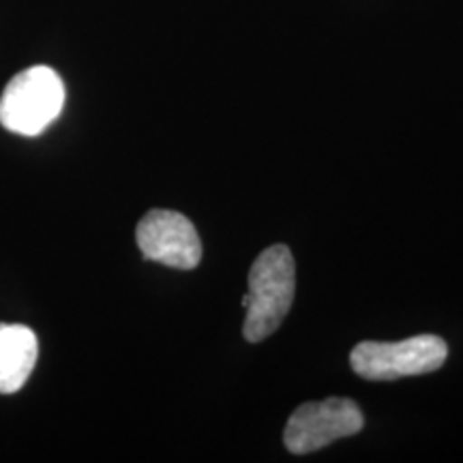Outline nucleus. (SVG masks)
<instances>
[{
  "label": "nucleus",
  "mask_w": 463,
  "mask_h": 463,
  "mask_svg": "<svg viewBox=\"0 0 463 463\" xmlns=\"http://www.w3.org/2000/svg\"><path fill=\"white\" fill-rule=\"evenodd\" d=\"M297 289V266L286 245L264 249L249 270L242 335L251 344L270 337L286 320Z\"/></svg>",
  "instance_id": "1"
},
{
  "label": "nucleus",
  "mask_w": 463,
  "mask_h": 463,
  "mask_svg": "<svg viewBox=\"0 0 463 463\" xmlns=\"http://www.w3.org/2000/svg\"><path fill=\"white\" fill-rule=\"evenodd\" d=\"M65 84L54 69L37 65L17 73L0 97V125L17 136H39L61 116Z\"/></svg>",
  "instance_id": "2"
},
{
  "label": "nucleus",
  "mask_w": 463,
  "mask_h": 463,
  "mask_svg": "<svg viewBox=\"0 0 463 463\" xmlns=\"http://www.w3.org/2000/svg\"><path fill=\"white\" fill-rule=\"evenodd\" d=\"M447 356V341L436 335H419L397 344L363 341L352 350L350 364L364 380H397L438 372Z\"/></svg>",
  "instance_id": "3"
},
{
  "label": "nucleus",
  "mask_w": 463,
  "mask_h": 463,
  "mask_svg": "<svg viewBox=\"0 0 463 463\" xmlns=\"http://www.w3.org/2000/svg\"><path fill=\"white\" fill-rule=\"evenodd\" d=\"M363 425L361 408L352 399L331 397L324 402H309L289 416L283 431V444L292 455H307L341 438L354 436Z\"/></svg>",
  "instance_id": "4"
},
{
  "label": "nucleus",
  "mask_w": 463,
  "mask_h": 463,
  "mask_svg": "<svg viewBox=\"0 0 463 463\" xmlns=\"http://www.w3.org/2000/svg\"><path fill=\"white\" fill-rule=\"evenodd\" d=\"M136 241L142 256L170 269L191 270L202 260V242L194 223L176 211H150L137 223Z\"/></svg>",
  "instance_id": "5"
},
{
  "label": "nucleus",
  "mask_w": 463,
  "mask_h": 463,
  "mask_svg": "<svg viewBox=\"0 0 463 463\" xmlns=\"http://www.w3.org/2000/svg\"><path fill=\"white\" fill-rule=\"evenodd\" d=\"M39 356L37 335L22 324H0V392L11 395L24 386Z\"/></svg>",
  "instance_id": "6"
}]
</instances>
